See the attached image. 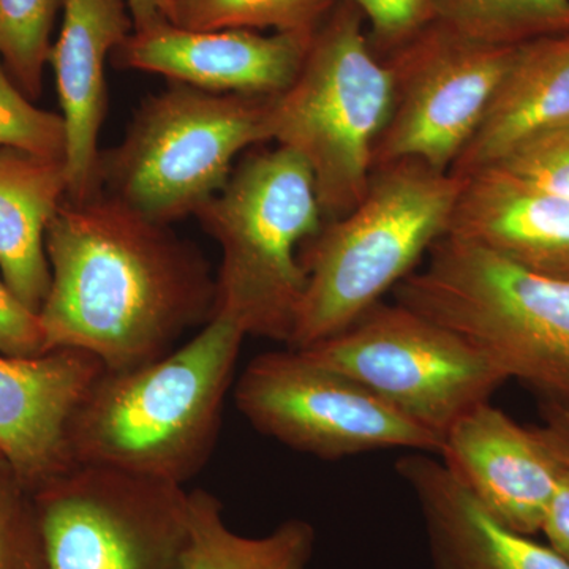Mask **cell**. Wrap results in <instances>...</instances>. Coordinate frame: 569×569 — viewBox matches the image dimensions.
I'll list each match as a JSON object with an SVG mask.
<instances>
[{
  "instance_id": "11",
  "label": "cell",
  "mask_w": 569,
  "mask_h": 569,
  "mask_svg": "<svg viewBox=\"0 0 569 569\" xmlns=\"http://www.w3.org/2000/svg\"><path fill=\"white\" fill-rule=\"evenodd\" d=\"M515 50L467 39L433 20L385 58L395 103L373 170L415 160L449 173L478 132Z\"/></svg>"
},
{
  "instance_id": "13",
  "label": "cell",
  "mask_w": 569,
  "mask_h": 569,
  "mask_svg": "<svg viewBox=\"0 0 569 569\" xmlns=\"http://www.w3.org/2000/svg\"><path fill=\"white\" fill-rule=\"evenodd\" d=\"M438 455L498 522L527 537L541 531L561 462L537 427L481 403L445 433Z\"/></svg>"
},
{
  "instance_id": "9",
  "label": "cell",
  "mask_w": 569,
  "mask_h": 569,
  "mask_svg": "<svg viewBox=\"0 0 569 569\" xmlns=\"http://www.w3.org/2000/svg\"><path fill=\"white\" fill-rule=\"evenodd\" d=\"M43 569H182L190 492L181 485L73 463L32 492Z\"/></svg>"
},
{
  "instance_id": "20",
  "label": "cell",
  "mask_w": 569,
  "mask_h": 569,
  "mask_svg": "<svg viewBox=\"0 0 569 569\" xmlns=\"http://www.w3.org/2000/svg\"><path fill=\"white\" fill-rule=\"evenodd\" d=\"M316 530L288 519L264 537H244L223 519L219 498L190 490V539L182 569H310Z\"/></svg>"
},
{
  "instance_id": "28",
  "label": "cell",
  "mask_w": 569,
  "mask_h": 569,
  "mask_svg": "<svg viewBox=\"0 0 569 569\" xmlns=\"http://www.w3.org/2000/svg\"><path fill=\"white\" fill-rule=\"evenodd\" d=\"M47 351L39 316L22 305L0 276V356L32 358Z\"/></svg>"
},
{
  "instance_id": "31",
  "label": "cell",
  "mask_w": 569,
  "mask_h": 569,
  "mask_svg": "<svg viewBox=\"0 0 569 569\" xmlns=\"http://www.w3.org/2000/svg\"><path fill=\"white\" fill-rule=\"evenodd\" d=\"M133 20V31L156 28L167 21V0H126Z\"/></svg>"
},
{
  "instance_id": "19",
  "label": "cell",
  "mask_w": 569,
  "mask_h": 569,
  "mask_svg": "<svg viewBox=\"0 0 569 569\" xmlns=\"http://www.w3.org/2000/svg\"><path fill=\"white\" fill-rule=\"evenodd\" d=\"M67 190L63 160L0 148V276L37 316L51 282L44 238Z\"/></svg>"
},
{
  "instance_id": "18",
  "label": "cell",
  "mask_w": 569,
  "mask_h": 569,
  "mask_svg": "<svg viewBox=\"0 0 569 569\" xmlns=\"http://www.w3.org/2000/svg\"><path fill=\"white\" fill-rule=\"evenodd\" d=\"M569 121V31L516 47L473 140L449 173L467 178L520 142Z\"/></svg>"
},
{
  "instance_id": "25",
  "label": "cell",
  "mask_w": 569,
  "mask_h": 569,
  "mask_svg": "<svg viewBox=\"0 0 569 569\" xmlns=\"http://www.w3.org/2000/svg\"><path fill=\"white\" fill-rule=\"evenodd\" d=\"M0 569H43V546L32 492L3 458H0Z\"/></svg>"
},
{
  "instance_id": "15",
  "label": "cell",
  "mask_w": 569,
  "mask_h": 569,
  "mask_svg": "<svg viewBox=\"0 0 569 569\" xmlns=\"http://www.w3.org/2000/svg\"><path fill=\"white\" fill-rule=\"evenodd\" d=\"M63 20L50 59L66 123L67 200L99 193V137L107 116L104 66L133 32L126 0H63Z\"/></svg>"
},
{
  "instance_id": "12",
  "label": "cell",
  "mask_w": 569,
  "mask_h": 569,
  "mask_svg": "<svg viewBox=\"0 0 569 569\" xmlns=\"http://www.w3.org/2000/svg\"><path fill=\"white\" fill-rule=\"evenodd\" d=\"M313 33L187 31L163 22L130 33L112 59L119 69L162 74L200 91L274 97L298 77Z\"/></svg>"
},
{
  "instance_id": "2",
  "label": "cell",
  "mask_w": 569,
  "mask_h": 569,
  "mask_svg": "<svg viewBox=\"0 0 569 569\" xmlns=\"http://www.w3.org/2000/svg\"><path fill=\"white\" fill-rule=\"evenodd\" d=\"M246 337L213 313L162 358L104 369L70 419L71 458L183 486L211 459Z\"/></svg>"
},
{
  "instance_id": "26",
  "label": "cell",
  "mask_w": 569,
  "mask_h": 569,
  "mask_svg": "<svg viewBox=\"0 0 569 569\" xmlns=\"http://www.w3.org/2000/svg\"><path fill=\"white\" fill-rule=\"evenodd\" d=\"M496 167L569 200V121L520 142Z\"/></svg>"
},
{
  "instance_id": "8",
  "label": "cell",
  "mask_w": 569,
  "mask_h": 569,
  "mask_svg": "<svg viewBox=\"0 0 569 569\" xmlns=\"http://www.w3.org/2000/svg\"><path fill=\"white\" fill-rule=\"evenodd\" d=\"M301 351L353 378L441 441L509 380L458 332L399 302H380L346 331Z\"/></svg>"
},
{
  "instance_id": "32",
  "label": "cell",
  "mask_w": 569,
  "mask_h": 569,
  "mask_svg": "<svg viewBox=\"0 0 569 569\" xmlns=\"http://www.w3.org/2000/svg\"><path fill=\"white\" fill-rule=\"evenodd\" d=\"M0 458H3L2 452H0Z\"/></svg>"
},
{
  "instance_id": "7",
  "label": "cell",
  "mask_w": 569,
  "mask_h": 569,
  "mask_svg": "<svg viewBox=\"0 0 569 569\" xmlns=\"http://www.w3.org/2000/svg\"><path fill=\"white\" fill-rule=\"evenodd\" d=\"M271 97L173 82L149 97L126 137L100 153L102 192L152 222L194 216L223 189L239 153L271 141Z\"/></svg>"
},
{
  "instance_id": "17",
  "label": "cell",
  "mask_w": 569,
  "mask_h": 569,
  "mask_svg": "<svg viewBox=\"0 0 569 569\" xmlns=\"http://www.w3.org/2000/svg\"><path fill=\"white\" fill-rule=\"evenodd\" d=\"M425 519L436 569H569L550 546L498 522L429 452L397 460Z\"/></svg>"
},
{
  "instance_id": "30",
  "label": "cell",
  "mask_w": 569,
  "mask_h": 569,
  "mask_svg": "<svg viewBox=\"0 0 569 569\" xmlns=\"http://www.w3.org/2000/svg\"><path fill=\"white\" fill-rule=\"evenodd\" d=\"M541 417L542 425L537 427L539 436L553 455L569 466V410L541 402Z\"/></svg>"
},
{
  "instance_id": "21",
  "label": "cell",
  "mask_w": 569,
  "mask_h": 569,
  "mask_svg": "<svg viewBox=\"0 0 569 569\" xmlns=\"http://www.w3.org/2000/svg\"><path fill=\"white\" fill-rule=\"evenodd\" d=\"M432 10L451 31L492 47L569 31V0H432Z\"/></svg>"
},
{
  "instance_id": "14",
  "label": "cell",
  "mask_w": 569,
  "mask_h": 569,
  "mask_svg": "<svg viewBox=\"0 0 569 569\" xmlns=\"http://www.w3.org/2000/svg\"><path fill=\"white\" fill-rule=\"evenodd\" d=\"M103 370L99 358L77 348L0 356V452L31 492L77 463L70 419Z\"/></svg>"
},
{
  "instance_id": "23",
  "label": "cell",
  "mask_w": 569,
  "mask_h": 569,
  "mask_svg": "<svg viewBox=\"0 0 569 569\" xmlns=\"http://www.w3.org/2000/svg\"><path fill=\"white\" fill-rule=\"evenodd\" d=\"M62 6L63 0H0V59L31 100L41 93L52 26Z\"/></svg>"
},
{
  "instance_id": "1",
  "label": "cell",
  "mask_w": 569,
  "mask_h": 569,
  "mask_svg": "<svg viewBox=\"0 0 569 569\" xmlns=\"http://www.w3.org/2000/svg\"><path fill=\"white\" fill-rule=\"evenodd\" d=\"M51 282L39 318L48 351L77 348L107 370L174 350L216 307L203 253L100 190L63 201L44 238Z\"/></svg>"
},
{
  "instance_id": "4",
  "label": "cell",
  "mask_w": 569,
  "mask_h": 569,
  "mask_svg": "<svg viewBox=\"0 0 569 569\" xmlns=\"http://www.w3.org/2000/svg\"><path fill=\"white\" fill-rule=\"evenodd\" d=\"M194 217L222 253L213 313L288 346L307 283L299 252L325 222L305 160L280 146L249 153Z\"/></svg>"
},
{
  "instance_id": "10",
  "label": "cell",
  "mask_w": 569,
  "mask_h": 569,
  "mask_svg": "<svg viewBox=\"0 0 569 569\" xmlns=\"http://www.w3.org/2000/svg\"><path fill=\"white\" fill-rule=\"evenodd\" d=\"M234 403L258 432L325 460L381 449L440 452L441 440L361 383L288 348L253 358L236 381Z\"/></svg>"
},
{
  "instance_id": "29",
  "label": "cell",
  "mask_w": 569,
  "mask_h": 569,
  "mask_svg": "<svg viewBox=\"0 0 569 569\" xmlns=\"http://www.w3.org/2000/svg\"><path fill=\"white\" fill-rule=\"evenodd\" d=\"M561 462V460H560ZM549 546L569 561V466L561 462L559 482L550 498L541 526Z\"/></svg>"
},
{
  "instance_id": "24",
  "label": "cell",
  "mask_w": 569,
  "mask_h": 569,
  "mask_svg": "<svg viewBox=\"0 0 569 569\" xmlns=\"http://www.w3.org/2000/svg\"><path fill=\"white\" fill-rule=\"evenodd\" d=\"M0 148L66 162L67 134L61 114L40 110L11 80L0 59Z\"/></svg>"
},
{
  "instance_id": "16",
  "label": "cell",
  "mask_w": 569,
  "mask_h": 569,
  "mask_svg": "<svg viewBox=\"0 0 569 569\" xmlns=\"http://www.w3.org/2000/svg\"><path fill=\"white\" fill-rule=\"evenodd\" d=\"M448 236L549 279L569 280V200L486 167L462 178Z\"/></svg>"
},
{
  "instance_id": "27",
  "label": "cell",
  "mask_w": 569,
  "mask_h": 569,
  "mask_svg": "<svg viewBox=\"0 0 569 569\" xmlns=\"http://www.w3.org/2000/svg\"><path fill=\"white\" fill-rule=\"evenodd\" d=\"M369 22L370 47L388 58L433 21L432 0H348Z\"/></svg>"
},
{
  "instance_id": "5",
  "label": "cell",
  "mask_w": 569,
  "mask_h": 569,
  "mask_svg": "<svg viewBox=\"0 0 569 569\" xmlns=\"http://www.w3.org/2000/svg\"><path fill=\"white\" fill-rule=\"evenodd\" d=\"M395 290L396 302L458 332L541 402L569 410V280L445 236Z\"/></svg>"
},
{
  "instance_id": "6",
  "label": "cell",
  "mask_w": 569,
  "mask_h": 569,
  "mask_svg": "<svg viewBox=\"0 0 569 569\" xmlns=\"http://www.w3.org/2000/svg\"><path fill=\"white\" fill-rule=\"evenodd\" d=\"M365 22L353 3L337 0L298 77L269 107L271 140L309 167L325 222L365 198L395 103V77L370 47Z\"/></svg>"
},
{
  "instance_id": "22",
  "label": "cell",
  "mask_w": 569,
  "mask_h": 569,
  "mask_svg": "<svg viewBox=\"0 0 569 569\" xmlns=\"http://www.w3.org/2000/svg\"><path fill=\"white\" fill-rule=\"evenodd\" d=\"M337 0H167V21L187 31L313 33Z\"/></svg>"
},
{
  "instance_id": "3",
  "label": "cell",
  "mask_w": 569,
  "mask_h": 569,
  "mask_svg": "<svg viewBox=\"0 0 569 569\" xmlns=\"http://www.w3.org/2000/svg\"><path fill=\"white\" fill-rule=\"evenodd\" d=\"M462 183L415 160L376 168L365 198L301 247L307 283L288 348L340 335L413 274L448 236Z\"/></svg>"
}]
</instances>
